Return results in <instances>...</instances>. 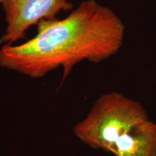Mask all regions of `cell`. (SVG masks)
<instances>
[{"label": "cell", "instance_id": "6da1fadb", "mask_svg": "<svg viewBox=\"0 0 156 156\" xmlns=\"http://www.w3.org/2000/svg\"><path fill=\"white\" fill-rule=\"evenodd\" d=\"M34 38L0 48V66L30 78H41L59 67L61 84L84 60L99 63L117 53L124 25L108 7L85 0L65 18L43 20Z\"/></svg>", "mask_w": 156, "mask_h": 156}, {"label": "cell", "instance_id": "7a4b0ae2", "mask_svg": "<svg viewBox=\"0 0 156 156\" xmlns=\"http://www.w3.org/2000/svg\"><path fill=\"white\" fill-rule=\"evenodd\" d=\"M148 119L145 109L122 93L112 92L99 98L73 133L85 145L114 154L115 145L136 124Z\"/></svg>", "mask_w": 156, "mask_h": 156}, {"label": "cell", "instance_id": "3957f363", "mask_svg": "<svg viewBox=\"0 0 156 156\" xmlns=\"http://www.w3.org/2000/svg\"><path fill=\"white\" fill-rule=\"evenodd\" d=\"M6 29L2 41L12 44L25 38L26 31L43 20L56 18L61 11L73 9L68 0H6L2 5Z\"/></svg>", "mask_w": 156, "mask_h": 156}, {"label": "cell", "instance_id": "277c9868", "mask_svg": "<svg viewBox=\"0 0 156 156\" xmlns=\"http://www.w3.org/2000/svg\"><path fill=\"white\" fill-rule=\"evenodd\" d=\"M115 156H156V122L149 119L133 126L115 145Z\"/></svg>", "mask_w": 156, "mask_h": 156}, {"label": "cell", "instance_id": "5b68a950", "mask_svg": "<svg viewBox=\"0 0 156 156\" xmlns=\"http://www.w3.org/2000/svg\"><path fill=\"white\" fill-rule=\"evenodd\" d=\"M5 1H6V0H0V4H1V5H2L5 2ZM2 43H3V42H2V39L0 38V44H2Z\"/></svg>", "mask_w": 156, "mask_h": 156}]
</instances>
